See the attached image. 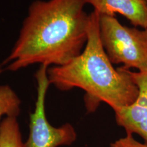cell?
Segmentation results:
<instances>
[{
  "mask_svg": "<svg viewBox=\"0 0 147 147\" xmlns=\"http://www.w3.org/2000/svg\"><path fill=\"white\" fill-rule=\"evenodd\" d=\"M2 72L0 64V74ZM21 101L8 85H0V123L3 117H17L21 113Z\"/></svg>",
  "mask_w": 147,
  "mask_h": 147,
  "instance_id": "obj_8",
  "label": "cell"
},
{
  "mask_svg": "<svg viewBox=\"0 0 147 147\" xmlns=\"http://www.w3.org/2000/svg\"><path fill=\"white\" fill-rule=\"evenodd\" d=\"M100 15L123 16L132 25L147 29L146 0H86Z\"/></svg>",
  "mask_w": 147,
  "mask_h": 147,
  "instance_id": "obj_6",
  "label": "cell"
},
{
  "mask_svg": "<svg viewBox=\"0 0 147 147\" xmlns=\"http://www.w3.org/2000/svg\"><path fill=\"white\" fill-rule=\"evenodd\" d=\"M110 147H147V142H140L134 138L133 135L126 134L125 136L112 142Z\"/></svg>",
  "mask_w": 147,
  "mask_h": 147,
  "instance_id": "obj_9",
  "label": "cell"
},
{
  "mask_svg": "<svg viewBox=\"0 0 147 147\" xmlns=\"http://www.w3.org/2000/svg\"><path fill=\"white\" fill-rule=\"evenodd\" d=\"M50 84L62 91L79 88L85 92L87 113L96 111L102 102L115 110L135 102L138 88L128 69H115L106 54L100 34V14H89L87 41L82 52L65 65L48 68Z\"/></svg>",
  "mask_w": 147,
  "mask_h": 147,
  "instance_id": "obj_2",
  "label": "cell"
},
{
  "mask_svg": "<svg viewBox=\"0 0 147 147\" xmlns=\"http://www.w3.org/2000/svg\"><path fill=\"white\" fill-rule=\"evenodd\" d=\"M86 0H36L29 5L19 36L3 64L16 71L39 63L65 65L78 56L87 41Z\"/></svg>",
  "mask_w": 147,
  "mask_h": 147,
  "instance_id": "obj_1",
  "label": "cell"
},
{
  "mask_svg": "<svg viewBox=\"0 0 147 147\" xmlns=\"http://www.w3.org/2000/svg\"><path fill=\"white\" fill-rule=\"evenodd\" d=\"M100 34L112 63L147 71V29L124 26L115 16L100 14Z\"/></svg>",
  "mask_w": 147,
  "mask_h": 147,
  "instance_id": "obj_3",
  "label": "cell"
},
{
  "mask_svg": "<svg viewBox=\"0 0 147 147\" xmlns=\"http://www.w3.org/2000/svg\"><path fill=\"white\" fill-rule=\"evenodd\" d=\"M146 2H147V0H146Z\"/></svg>",
  "mask_w": 147,
  "mask_h": 147,
  "instance_id": "obj_10",
  "label": "cell"
},
{
  "mask_svg": "<svg viewBox=\"0 0 147 147\" xmlns=\"http://www.w3.org/2000/svg\"><path fill=\"white\" fill-rule=\"evenodd\" d=\"M0 147H25L17 117H4L0 123Z\"/></svg>",
  "mask_w": 147,
  "mask_h": 147,
  "instance_id": "obj_7",
  "label": "cell"
},
{
  "mask_svg": "<svg viewBox=\"0 0 147 147\" xmlns=\"http://www.w3.org/2000/svg\"><path fill=\"white\" fill-rule=\"evenodd\" d=\"M128 72L138 88V95L131 105L114 110L115 120L126 134H136L147 142V71Z\"/></svg>",
  "mask_w": 147,
  "mask_h": 147,
  "instance_id": "obj_5",
  "label": "cell"
},
{
  "mask_svg": "<svg viewBox=\"0 0 147 147\" xmlns=\"http://www.w3.org/2000/svg\"><path fill=\"white\" fill-rule=\"evenodd\" d=\"M48 68L40 65L35 74L37 83V98L34 112L29 117V134L25 147H58L69 146L76 141L77 134L69 123L61 126L51 125L46 116L45 100L50 85Z\"/></svg>",
  "mask_w": 147,
  "mask_h": 147,
  "instance_id": "obj_4",
  "label": "cell"
}]
</instances>
